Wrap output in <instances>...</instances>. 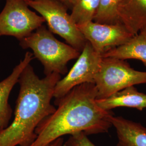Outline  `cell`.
<instances>
[{
    "instance_id": "obj_1",
    "label": "cell",
    "mask_w": 146,
    "mask_h": 146,
    "mask_svg": "<svg viewBox=\"0 0 146 146\" xmlns=\"http://www.w3.org/2000/svg\"><path fill=\"white\" fill-rule=\"evenodd\" d=\"M95 85L85 83L72 89L62 98L55 100L57 106L37 126L36 138L29 146H46L66 135L84 133L87 135L107 132L112 126L110 110L96 103Z\"/></svg>"
},
{
    "instance_id": "obj_2",
    "label": "cell",
    "mask_w": 146,
    "mask_h": 146,
    "mask_svg": "<svg viewBox=\"0 0 146 146\" xmlns=\"http://www.w3.org/2000/svg\"><path fill=\"white\" fill-rule=\"evenodd\" d=\"M61 75L52 73L40 78L31 63L21 73L14 118L0 129V146H29L36 138L37 126L55 108L51 104Z\"/></svg>"
},
{
    "instance_id": "obj_3",
    "label": "cell",
    "mask_w": 146,
    "mask_h": 146,
    "mask_svg": "<svg viewBox=\"0 0 146 146\" xmlns=\"http://www.w3.org/2000/svg\"><path fill=\"white\" fill-rule=\"evenodd\" d=\"M19 42L23 49L33 51L34 58L42 63L46 76L52 73L67 74L68 62L78 58L81 52L58 40L44 25Z\"/></svg>"
},
{
    "instance_id": "obj_4",
    "label": "cell",
    "mask_w": 146,
    "mask_h": 146,
    "mask_svg": "<svg viewBox=\"0 0 146 146\" xmlns=\"http://www.w3.org/2000/svg\"><path fill=\"white\" fill-rule=\"evenodd\" d=\"M27 5L38 13L47 22L49 30L63 38L81 52L87 41L68 13V7L57 0H28Z\"/></svg>"
},
{
    "instance_id": "obj_5",
    "label": "cell",
    "mask_w": 146,
    "mask_h": 146,
    "mask_svg": "<svg viewBox=\"0 0 146 146\" xmlns=\"http://www.w3.org/2000/svg\"><path fill=\"white\" fill-rule=\"evenodd\" d=\"M146 84V72L136 70L125 60L103 58L94 81L97 99L108 98L128 87Z\"/></svg>"
},
{
    "instance_id": "obj_6",
    "label": "cell",
    "mask_w": 146,
    "mask_h": 146,
    "mask_svg": "<svg viewBox=\"0 0 146 146\" xmlns=\"http://www.w3.org/2000/svg\"><path fill=\"white\" fill-rule=\"evenodd\" d=\"M29 8L25 0H5L0 13V36L14 37L20 41L43 25V17Z\"/></svg>"
},
{
    "instance_id": "obj_7",
    "label": "cell",
    "mask_w": 146,
    "mask_h": 146,
    "mask_svg": "<svg viewBox=\"0 0 146 146\" xmlns=\"http://www.w3.org/2000/svg\"><path fill=\"white\" fill-rule=\"evenodd\" d=\"M102 60V55L96 52L87 42L73 67L57 82L54 88L53 98L55 100L61 99L78 85L85 83L94 84Z\"/></svg>"
},
{
    "instance_id": "obj_8",
    "label": "cell",
    "mask_w": 146,
    "mask_h": 146,
    "mask_svg": "<svg viewBox=\"0 0 146 146\" xmlns=\"http://www.w3.org/2000/svg\"><path fill=\"white\" fill-rule=\"evenodd\" d=\"M78 27L86 41L101 55L124 44L134 36L120 23L110 25L92 21Z\"/></svg>"
},
{
    "instance_id": "obj_9",
    "label": "cell",
    "mask_w": 146,
    "mask_h": 146,
    "mask_svg": "<svg viewBox=\"0 0 146 146\" xmlns=\"http://www.w3.org/2000/svg\"><path fill=\"white\" fill-rule=\"evenodd\" d=\"M33 53L27 52L24 58L13 69L11 74L0 82V129L9 125L13 110L9 104V98L11 92L18 83L21 73L27 66L34 58Z\"/></svg>"
},
{
    "instance_id": "obj_10",
    "label": "cell",
    "mask_w": 146,
    "mask_h": 146,
    "mask_svg": "<svg viewBox=\"0 0 146 146\" xmlns=\"http://www.w3.org/2000/svg\"><path fill=\"white\" fill-rule=\"evenodd\" d=\"M117 15L120 24L133 35L146 30V0H121Z\"/></svg>"
},
{
    "instance_id": "obj_11",
    "label": "cell",
    "mask_w": 146,
    "mask_h": 146,
    "mask_svg": "<svg viewBox=\"0 0 146 146\" xmlns=\"http://www.w3.org/2000/svg\"><path fill=\"white\" fill-rule=\"evenodd\" d=\"M111 122L117 134L116 146H146V128L141 123L114 115Z\"/></svg>"
},
{
    "instance_id": "obj_12",
    "label": "cell",
    "mask_w": 146,
    "mask_h": 146,
    "mask_svg": "<svg viewBox=\"0 0 146 146\" xmlns=\"http://www.w3.org/2000/svg\"><path fill=\"white\" fill-rule=\"evenodd\" d=\"M102 109L110 110L119 107H127L142 110L146 108V94L139 92L134 86L122 89L109 97L96 100Z\"/></svg>"
},
{
    "instance_id": "obj_13",
    "label": "cell",
    "mask_w": 146,
    "mask_h": 146,
    "mask_svg": "<svg viewBox=\"0 0 146 146\" xmlns=\"http://www.w3.org/2000/svg\"><path fill=\"white\" fill-rule=\"evenodd\" d=\"M102 56L122 60L136 59L146 67V30L134 35L124 44L104 52Z\"/></svg>"
},
{
    "instance_id": "obj_14",
    "label": "cell",
    "mask_w": 146,
    "mask_h": 146,
    "mask_svg": "<svg viewBox=\"0 0 146 146\" xmlns=\"http://www.w3.org/2000/svg\"><path fill=\"white\" fill-rule=\"evenodd\" d=\"M100 5V0H70V14L78 26L94 21Z\"/></svg>"
},
{
    "instance_id": "obj_15",
    "label": "cell",
    "mask_w": 146,
    "mask_h": 146,
    "mask_svg": "<svg viewBox=\"0 0 146 146\" xmlns=\"http://www.w3.org/2000/svg\"><path fill=\"white\" fill-rule=\"evenodd\" d=\"M121 0H100V5L94 22L110 25L120 23L117 9Z\"/></svg>"
},
{
    "instance_id": "obj_16",
    "label": "cell",
    "mask_w": 146,
    "mask_h": 146,
    "mask_svg": "<svg viewBox=\"0 0 146 146\" xmlns=\"http://www.w3.org/2000/svg\"><path fill=\"white\" fill-rule=\"evenodd\" d=\"M64 146H96L89 139L88 135L84 133H79L70 136Z\"/></svg>"
},
{
    "instance_id": "obj_17",
    "label": "cell",
    "mask_w": 146,
    "mask_h": 146,
    "mask_svg": "<svg viewBox=\"0 0 146 146\" xmlns=\"http://www.w3.org/2000/svg\"><path fill=\"white\" fill-rule=\"evenodd\" d=\"M64 140L62 137L58 138L46 146H64Z\"/></svg>"
},
{
    "instance_id": "obj_18",
    "label": "cell",
    "mask_w": 146,
    "mask_h": 146,
    "mask_svg": "<svg viewBox=\"0 0 146 146\" xmlns=\"http://www.w3.org/2000/svg\"><path fill=\"white\" fill-rule=\"evenodd\" d=\"M25 1H28V0H25ZM61 2H62L65 5H66L68 8H70V0H57Z\"/></svg>"
}]
</instances>
